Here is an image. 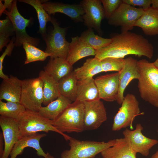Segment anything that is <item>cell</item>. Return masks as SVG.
Returning a JSON list of instances; mask_svg holds the SVG:
<instances>
[{
  "label": "cell",
  "instance_id": "obj_11",
  "mask_svg": "<svg viewBox=\"0 0 158 158\" xmlns=\"http://www.w3.org/2000/svg\"><path fill=\"white\" fill-rule=\"evenodd\" d=\"M143 129L141 124L137 123L135 129L132 130L126 128L122 133L124 138L135 152L146 157L149 155L150 150L158 143V141L143 135L142 132Z\"/></svg>",
  "mask_w": 158,
  "mask_h": 158
},
{
  "label": "cell",
  "instance_id": "obj_18",
  "mask_svg": "<svg viewBox=\"0 0 158 158\" xmlns=\"http://www.w3.org/2000/svg\"><path fill=\"white\" fill-rule=\"evenodd\" d=\"M22 81L12 75H10L7 79L3 80L0 85V100L20 102Z\"/></svg>",
  "mask_w": 158,
  "mask_h": 158
},
{
  "label": "cell",
  "instance_id": "obj_29",
  "mask_svg": "<svg viewBox=\"0 0 158 158\" xmlns=\"http://www.w3.org/2000/svg\"><path fill=\"white\" fill-rule=\"evenodd\" d=\"M19 2L28 4L35 10L39 23V32L44 36L47 33L46 25L52 18L45 11L42 5V1L39 0H20Z\"/></svg>",
  "mask_w": 158,
  "mask_h": 158
},
{
  "label": "cell",
  "instance_id": "obj_23",
  "mask_svg": "<svg viewBox=\"0 0 158 158\" xmlns=\"http://www.w3.org/2000/svg\"><path fill=\"white\" fill-rule=\"evenodd\" d=\"M115 144L102 151L103 158H136V153L131 148L126 139H116Z\"/></svg>",
  "mask_w": 158,
  "mask_h": 158
},
{
  "label": "cell",
  "instance_id": "obj_10",
  "mask_svg": "<svg viewBox=\"0 0 158 158\" xmlns=\"http://www.w3.org/2000/svg\"><path fill=\"white\" fill-rule=\"evenodd\" d=\"M17 0H13L11 10L8 11L6 10L3 13L9 18L13 25L16 35L15 46H21L25 42L37 46L39 43V39L30 36L26 31V28L30 25V20L25 18L20 14L17 7Z\"/></svg>",
  "mask_w": 158,
  "mask_h": 158
},
{
  "label": "cell",
  "instance_id": "obj_22",
  "mask_svg": "<svg viewBox=\"0 0 158 158\" xmlns=\"http://www.w3.org/2000/svg\"><path fill=\"white\" fill-rule=\"evenodd\" d=\"M44 71L58 82L73 71V67L66 59L60 57L50 58Z\"/></svg>",
  "mask_w": 158,
  "mask_h": 158
},
{
  "label": "cell",
  "instance_id": "obj_32",
  "mask_svg": "<svg viewBox=\"0 0 158 158\" xmlns=\"http://www.w3.org/2000/svg\"><path fill=\"white\" fill-rule=\"evenodd\" d=\"M22 46L26 55L25 64L39 61H44L50 55L28 42H24Z\"/></svg>",
  "mask_w": 158,
  "mask_h": 158
},
{
  "label": "cell",
  "instance_id": "obj_30",
  "mask_svg": "<svg viewBox=\"0 0 158 158\" xmlns=\"http://www.w3.org/2000/svg\"><path fill=\"white\" fill-rule=\"evenodd\" d=\"M26 111L20 102H7L0 100V115L1 116L17 121Z\"/></svg>",
  "mask_w": 158,
  "mask_h": 158
},
{
  "label": "cell",
  "instance_id": "obj_3",
  "mask_svg": "<svg viewBox=\"0 0 158 158\" xmlns=\"http://www.w3.org/2000/svg\"><path fill=\"white\" fill-rule=\"evenodd\" d=\"M18 121L20 138L39 132L48 133L49 131L61 134L66 140H68L71 137L58 130L53 126L52 121L44 117L39 112L26 110Z\"/></svg>",
  "mask_w": 158,
  "mask_h": 158
},
{
  "label": "cell",
  "instance_id": "obj_31",
  "mask_svg": "<svg viewBox=\"0 0 158 158\" xmlns=\"http://www.w3.org/2000/svg\"><path fill=\"white\" fill-rule=\"evenodd\" d=\"M80 37L83 41L96 50L108 46L112 41L111 38H104L95 34L91 28L83 32Z\"/></svg>",
  "mask_w": 158,
  "mask_h": 158
},
{
  "label": "cell",
  "instance_id": "obj_20",
  "mask_svg": "<svg viewBox=\"0 0 158 158\" xmlns=\"http://www.w3.org/2000/svg\"><path fill=\"white\" fill-rule=\"evenodd\" d=\"M46 135L44 133H37L20 138L13 147L10 155V158H17V156L21 154L27 147L32 148L36 150L38 155L45 157L47 153L40 146V139Z\"/></svg>",
  "mask_w": 158,
  "mask_h": 158
},
{
  "label": "cell",
  "instance_id": "obj_46",
  "mask_svg": "<svg viewBox=\"0 0 158 158\" xmlns=\"http://www.w3.org/2000/svg\"><path fill=\"white\" fill-rule=\"evenodd\" d=\"M157 132H158V130H157Z\"/></svg>",
  "mask_w": 158,
  "mask_h": 158
},
{
  "label": "cell",
  "instance_id": "obj_37",
  "mask_svg": "<svg viewBox=\"0 0 158 158\" xmlns=\"http://www.w3.org/2000/svg\"><path fill=\"white\" fill-rule=\"evenodd\" d=\"M123 3L134 6L141 7L144 10H147L151 6L152 0H123Z\"/></svg>",
  "mask_w": 158,
  "mask_h": 158
},
{
  "label": "cell",
  "instance_id": "obj_8",
  "mask_svg": "<svg viewBox=\"0 0 158 158\" xmlns=\"http://www.w3.org/2000/svg\"><path fill=\"white\" fill-rule=\"evenodd\" d=\"M43 101V84L40 78L22 80L20 103L26 110L38 112Z\"/></svg>",
  "mask_w": 158,
  "mask_h": 158
},
{
  "label": "cell",
  "instance_id": "obj_35",
  "mask_svg": "<svg viewBox=\"0 0 158 158\" xmlns=\"http://www.w3.org/2000/svg\"><path fill=\"white\" fill-rule=\"evenodd\" d=\"M14 33L13 25L8 16L5 19L0 20V35L9 37Z\"/></svg>",
  "mask_w": 158,
  "mask_h": 158
},
{
  "label": "cell",
  "instance_id": "obj_33",
  "mask_svg": "<svg viewBox=\"0 0 158 158\" xmlns=\"http://www.w3.org/2000/svg\"><path fill=\"white\" fill-rule=\"evenodd\" d=\"M125 59L107 57L101 60L103 72L116 71L120 72L124 65Z\"/></svg>",
  "mask_w": 158,
  "mask_h": 158
},
{
  "label": "cell",
  "instance_id": "obj_19",
  "mask_svg": "<svg viewBox=\"0 0 158 158\" xmlns=\"http://www.w3.org/2000/svg\"><path fill=\"white\" fill-rule=\"evenodd\" d=\"M96 50L83 41L78 36L71 38L66 61L72 66L86 57L95 56Z\"/></svg>",
  "mask_w": 158,
  "mask_h": 158
},
{
  "label": "cell",
  "instance_id": "obj_45",
  "mask_svg": "<svg viewBox=\"0 0 158 158\" xmlns=\"http://www.w3.org/2000/svg\"><path fill=\"white\" fill-rule=\"evenodd\" d=\"M153 63L154 65L158 68V57Z\"/></svg>",
  "mask_w": 158,
  "mask_h": 158
},
{
  "label": "cell",
  "instance_id": "obj_25",
  "mask_svg": "<svg viewBox=\"0 0 158 158\" xmlns=\"http://www.w3.org/2000/svg\"><path fill=\"white\" fill-rule=\"evenodd\" d=\"M72 103L68 99L60 95L47 106H42L38 112L44 117L53 121L56 119Z\"/></svg>",
  "mask_w": 158,
  "mask_h": 158
},
{
  "label": "cell",
  "instance_id": "obj_13",
  "mask_svg": "<svg viewBox=\"0 0 158 158\" xmlns=\"http://www.w3.org/2000/svg\"><path fill=\"white\" fill-rule=\"evenodd\" d=\"M102 4L100 0H83L80 4L85 12L83 17L84 24L89 28H93L100 33L101 22L105 18Z\"/></svg>",
  "mask_w": 158,
  "mask_h": 158
},
{
  "label": "cell",
  "instance_id": "obj_5",
  "mask_svg": "<svg viewBox=\"0 0 158 158\" xmlns=\"http://www.w3.org/2000/svg\"><path fill=\"white\" fill-rule=\"evenodd\" d=\"M69 145L70 148L61 154V158H94L105 149L113 146L116 139L107 142L80 140L71 137Z\"/></svg>",
  "mask_w": 158,
  "mask_h": 158
},
{
  "label": "cell",
  "instance_id": "obj_14",
  "mask_svg": "<svg viewBox=\"0 0 158 158\" xmlns=\"http://www.w3.org/2000/svg\"><path fill=\"white\" fill-rule=\"evenodd\" d=\"M94 80L100 99L109 102L116 100L119 90L118 72L99 76Z\"/></svg>",
  "mask_w": 158,
  "mask_h": 158
},
{
  "label": "cell",
  "instance_id": "obj_27",
  "mask_svg": "<svg viewBox=\"0 0 158 158\" xmlns=\"http://www.w3.org/2000/svg\"><path fill=\"white\" fill-rule=\"evenodd\" d=\"M73 72L78 80L93 78L95 75L103 72L101 61L95 57L87 59L82 66Z\"/></svg>",
  "mask_w": 158,
  "mask_h": 158
},
{
  "label": "cell",
  "instance_id": "obj_41",
  "mask_svg": "<svg viewBox=\"0 0 158 158\" xmlns=\"http://www.w3.org/2000/svg\"><path fill=\"white\" fill-rule=\"evenodd\" d=\"M152 7L158 10V0H152Z\"/></svg>",
  "mask_w": 158,
  "mask_h": 158
},
{
  "label": "cell",
  "instance_id": "obj_43",
  "mask_svg": "<svg viewBox=\"0 0 158 158\" xmlns=\"http://www.w3.org/2000/svg\"><path fill=\"white\" fill-rule=\"evenodd\" d=\"M151 158H158V149L155 153L152 155Z\"/></svg>",
  "mask_w": 158,
  "mask_h": 158
},
{
  "label": "cell",
  "instance_id": "obj_34",
  "mask_svg": "<svg viewBox=\"0 0 158 158\" xmlns=\"http://www.w3.org/2000/svg\"><path fill=\"white\" fill-rule=\"evenodd\" d=\"M101 1L104 10L105 18L108 20L123 3L122 0H101Z\"/></svg>",
  "mask_w": 158,
  "mask_h": 158
},
{
  "label": "cell",
  "instance_id": "obj_17",
  "mask_svg": "<svg viewBox=\"0 0 158 158\" xmlns=\"http://www.w3.org/2000/svg\"><path fill=\"white\" fill-rule=\"evenodd\" d=\"M43 7L49 15L57 13L65 14L76 22H83L85 12L79 4H69L62 3L42 1Z\"/></svg>",
  "mask_w": 158,
  "mask_h": 158
},
{
  "label": "cell",
  "instance_id": "obj_38",
  "mask_svg": "<svg viewBox=\"0 0 158 158\" xmlns=\"http://www.w3.org/2000/svg\"><path fill=\"white\" fill-rule=\"evenodd\" d=\"M10 42L9 37L0 35V51L5 46H7V44Z\"/></svg>",
  "mask_w": 158,
  "mask_h": 158
},
{
  "label": "cell",
  "instance_id": "obj_39",
  "mask_svg": "<svg viewBox=\"0 0 158 158\" xmlns=\"http://www.w3.org/2000/svg\"><path fill=\"white\" fill-rule=\"evenodd\" d=\"M13 0H4V3L3 4V13L8 8V11H10L13 2Z\"/></svg>",
  "mask_w": 158,
  "mask_h": 158
},
{
  "label": "cell",
  "instance_id": "obj_24",
  "mask_svg": "<svg viewBox=\"0 0 158 158\" xmlns=\"http://www.w3.org/2000/svg\"><path fill=\"white\" fill-rule=\"evenodd\" d=\"M38 77L42 82V104L46 106L56 99L60 95L59 88V83L44 70H41L40 72Z\"/></svg>",
  "mask_w": 158,
  "mask_h": 158
},
{
  "label": "cell",
  "instance_id": "obj_4",
  "mask_svg": "<svg viewBox=\"0 0 158 158\" xmlns=\"http://www.w3.org/2000/svg\"><path fill=\"white\" fill-rule=\"evenodd\" d=\"M84 106L83 102H72L55 120L53 124L58 130L64 133L84 131Z\"/></svg>",
  "mask_w": 158,
  "mask_h": 158
},
{
  "label": "cell",
  "instance_id": "obj_2",
  "mask_svg": "<svg viewBox=\"0 0 158 158\" xmlns=\"http://www.w3.org/2000/svg\"><path fill=\"white\" fill-rule=\"evenodd\" d=\"M140 74L138 87L142 99L158 108V68L145 59L137 61Z\"/></svg>",
  "mask_w": 158,
  "mask_h": 158
},
{
  "label": "cell",
  "instance_id": "obj_6",
  "mask_svg": "<svg viewBox=\"0 0 158 158\" xmlns=\"http://www.w3.org/2000/svg\"><path fill=\"white\" fill-rule=\"evenodd\" d=\"M143 114V112L140 113L139 103L136 97L133 94H127L114 117L112 130L118 131L129 127L133 130V123L135 117Z\"/></svg>",
  "mask_w": 158,
  "mask_h": 158
},
{
  "label": "cell",
  "instance_id": "obj_15",
  "mask_svg": "<svg viewBox=\"0 0 158 158\" xmlns=\"http://www.w3.org/2000/svg\"><path fill=\"white\" fill-rule=\"evenodd\" d=\"M0 126L4 142L3 154L0 158H8L15 145L20 139L18 121L0 116Z\"/></svg>",
  "mask_w": 158,
  "mask_h": 158
},
{
  "label": "cell",
  "instance_id": "obj_12",
  "mask_svg": "<svg viewBox=\"0 0 158 158\" xmlns=\"http://www.w3.org/2000/svg\"><path fill=\"white\" fill-rule=\"evenodd\" d=\"M84 130L98 129L107 119L105 108L100 99L83 102Z\"/></svg>",
  "mask_w": 158,
  "mask_h": 158
},
{
  "label": "cell",
  "instance_id": "obj_7",
  "mask_svg": "<svg viewBox=\"0 0 158 158\" xmlns=\"http://www.w3.org/2000/svg\"><path fill=\"white\" fill-rule=\"evenodd\" d=\"M51 22L53 29L43 37L46 45L44 51L50 55V58L60 57L66 59L70 44L66 38L67 28L60 27L54 18Z\"/></svg>",
  "mask_w": 158,
  "mask_h": 158
},
{
  "label": "cell",
  "instance_id": "obj_16",
  "mask_svg": "<svg viewBox=\"0 0 158 158\" xmlns=\"http://www.w3.org/2000/svg\"><path fill=\"white\" fill-rule=\"evenodd\" d=\"M136 59L131 57L125 59L123 67L119 73V90L116 101L121 105L124 97L125 90L133 79L138 80L140 74Z\"/></svg>",
  "mask_w": 158,
  "mask_h": 158
},
{
  "label": "cell",
  "instance_id": "obj_9",
  "mask_svg": "<svg viewBox=\"0 0 158 158\" xmlns=\"http://www.w3.org/2000/svg\"><path fill=\"white\" fill-rule=\"evenodd\" d=\"M144 12L142 8H137L123 3L108 20L109 24L121 27V32L132 30L137 20Z\"/></svg>",
  "mask_w": 158,
  "mask_h": 158
},
{
  "label": "cell",
  "instance_id": "obj_21",
  "mask_svg": "<svg viewBox=\"0 0 158 158\" xmlns=\"http://www.w3.org/2000/svg\"><path fill=\"white\" fill-rule=\"evenodd\" d=\"M134 26L141 28L147 35H158V10L151 6L144 10Z\"/></svg>",
  "mask_w": 158,
  "mask_h": 158
},
{
  "label": "cell",
  "instance_id": "obj_1",
  "mask_svg": "<svg viewBox=\"0 0 158 158\" xmlns=\"http://www.w3.org/2000/svg\"><path fill=\"white\" fill-rule=\"evenodd\" d=\"M108 46L96 50L95 57L100 60L107 57L123 58L132 54L151 59L153 55L152 45L142 35L130 31L113 36Z\"/></svg>",
  "mask_w": 158,
  "mask_h": 158
},
{
  "label": "cell",
  "instance_id": "obj_44",
  "mask_svg": "<svg viewBox=\"0 0 158 158\" xmlns=\"http://www.w3.org/2000/svg\"><path fill=\"white\" fill-rule=\"evenodd\" d=\"M46 153L47 156L44 158H54L53 156L51 155L49 152H47Z\"/></svg>",
  "mask_w": 158,
  "mask_h": 158
},
{
  "label": "cell",
  "instance_id": "obj_26",
  "mask_svg": "<svg viewBox=\"0 0 158 158\" xmlns=\"http://www.w3.org/2000/svg\"><path fill=\"white\" fill-rule=\"evenodd\" d=\"M75 101L83 102L99 99L98 90L93 78L78 80Z\"/></svg>",
  "mask_w": 158,
  "mask_h": 158
},
{
  "label": "cell",
  "instance_id": "obj_36",
  "mask_svg": "<svg viewBox=\"0 0 158 158\" xmlns=\"http://www.w3.org/2000/svg\"><path fill=\"white\" fill-rule=\"evenodd\" d=\"M15 37H13L9 43L6 46V48L0 57V77L3 80L7 79L8 78L9 76L5 75L3 71V63L5 57L6 56H11L15 46L14 42Z\"/></svg>",
  "mask_w": 158,
  "mask_h": 158
},
{
  "label": "cell",
  "instance_id": "obj_28",
  "mask_svg": "<svg viewBox=\"0 0 158 158\" xmlns=\"http://www.w3.org/2000/svg\"><path fill=\"white\" fill-rule=\"evenodd\" d=\"M78 80L73 71L61 79L58 82L60 95L68 99L72 102L76 100Z\"/></svg>",
  "mask_w": 158,
  "mask_h": 158
},
{
  "label": "cell",
  "instance_id": "obj_40",
  "mask_svg": "<svg viewBox=\"0 0 158 158\" xmlns=\"http://www.w3.org/2000/svg\"><path fill=\"white\" fill-rule=\"evenodd\" d=\"M4 144L3 133H1L0 135V158L2 156L4 151Z\"/></svg>",
  "mask_w": 158,
  "mask_h": 158
},
{
  "label": "cell",
  "instance_id": "obj_42",
  "mask_svg": "<svg viewBox=\"0 0 158 158\" xmlns=\"http://www.w3.org/2000/svg\"><path fill=\"white\" fill-rule=\"evenodd\" d=\"M2 0L0 1V15L1 16L3 13V4L2 2Z\"/></svg>",
  "mask_w": 158,
  "mask_h": 158
}]
</instances>
